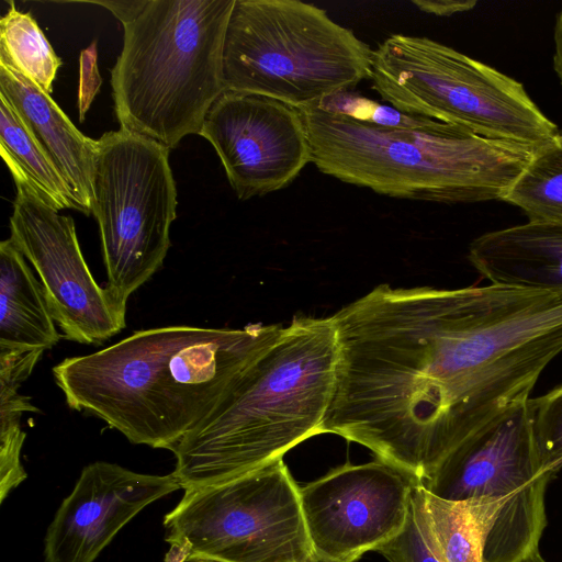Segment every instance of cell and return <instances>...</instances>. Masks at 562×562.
Returning <instances> with one entry per match:
<instances>
[{"instance_id": "6da1fadb", "label": "cell", "mask_w": 562, "mask_h": 562, "mask_svg": "<svg viewBox=\"0 0 562 562\" xmlns=\"http://www.w3.org/2000/svg\"><path fill=\"white\" fill-rule=\"evenodd\" d=\"M283 328L138 330L97 352L66 358L53 375L70 408L102 419L132 443L172 450Z\"/></svg>"}, {"instance_id": "7a4b0ae2", "label": "cell", "mask_w": 562, "mask_h": 562, "mask_svg": "<svg viewBox=\"0 0 562 562\" xmlns=\"http://www.w3.org/2000/svg\"><path fill=\"white\" fill-rule=\"evenodd\" d=\"M337 362L333 317L295 316L171 450L181 488L245 475L322 434Z\"/></svg>"}, {"instance_id": "3957f363", "label": "cell", "mask_w": 562, "mask_h": 562, "mask_svg": "<svg viewBox=\"0 0 562 562\" xmlns=\"http://www.w3.org/2000/svg\"><path fill=\"white\" fill-rule=\"evenodd\" d=\"M297 110L319 171L391 198L503 201L537 150L427 117L385 126L319 104Z\"/></svg>"}, {"instance_id": "277c9868", "label": "cell", "mask_w": 562, "mask_h": 562, "mask_svg": "<svg viewBox=\"0 0 562 562\" xmlns=\"http://www.w3.org/2000/svg\"><path fill=\"white\" fill-rule=\"evenodd\" d=\"M235 0H148L123 24V48L111 70L122 128L168 149L199 134L226 90L223 47Z\"/></svg>"}, {"instance_id": "5b68a950", "label": "cell", "mask_w": 562, "mask_h": 562, "mask_svg": "<svg viewBox=\"0 0 562 562\" xmlns=\"http://www.w3.org/2000/svg\"><path fill=\"white\" fill-rule=\"evenodd\" d=\"M373 50L325 10L299 0H235L224 38L226 90L293 108L370 79Z\"/></svg>"}, {"instance_id": "8992f818", "label": "cell", "mask_w": 562, "mask_h": 562, "mask_svg": "<svg viewBox=\"0 0 562 562\" xmlns=\"http://www.w3.org/2000/svg\"><path fill=\"white\" fill-rule=\"evenodd\" d=\"M370 79L401 113L488 139L538 150L561 133L521 82L428 37L393 34L384 40L373 49Z\"/></svg>"}, {"instance_id": "52a82bcc", "label": "cell", "mask_w": 562, "mask_h": 562, "mask_svg": "<svg viewBox=\"0 0 562 562\" xmlns=\"http://www.w3.org/2000/svg\"><path fill=\"white\" fill-rule=\"evenodd\" d=\"M515 401L462 440L422 485L452 501L498 505L485 544V562H525L539 553L547 526L546 490L527 400Z\"/></svg>"}, {"instance_id": "ba28073f", "label": "cell", "mask_w": 562, "mask_h": 562, "mask_svg": "<svg viewBox=\"0 0 562 562\" xmlns=\"http://www.w3.org/2000/svg\"><path fill=\"white\" fill-rule=\"evenodd\" d=\"M187 562H303L314 552L300 487L282 458L224 483L184 491L165 516Z\"/></svg>"}, {"instance_id": "9c48e42d", "label": "cell", "mask_w": 562, "mask_h": 562, "mask_svg": "<svg viewBox=\"0 0 562 562\" xmlns=\"http://www.w3.org/2000/svg\"><path fill=\"white\" fill-rule=\"evenodd\" d=\"M93 207L108 286L127 301L164 263L177 217L169 150L120 127L97 139Z\"/></svg>"}, {"instance_id": "30bf717a", "label": "cell", "mask_w": 562, "mask_h": 562, "mask_svg": "<svg viewBox=\"0 0 562 562\" xmlns=\"http://www.w3.org/2000/svg\"><path fill=\"white\" fill-rule=\"evenodd\" d=\"M12 240L37 272L63 337L102 344L125 328L126 302L94 280L82 256L74 220L16 188Z\"/></svg>"}, {"instance_id": "8fae6325", "label": "cell", "mask_w": 562, "mask_h": 562, "mask_svg": "<svg viewBox=\"0 0 562 562\" xmlns=\"http://www.w3.org/2000/svg\"><path fill=\"white\" fill-rule=\"evenodd\" d=\"M412 474L381 459L346 463L300 487L313 552L333 562H355L404 527L414 485Z\"/></svg>"}, {"instance_id": "7c38bea8", "label": "cell", "mask_w": 562, "mask_h": 562, "mask_svg": "<svg viewBox=\"0 0 562 562\" xmlns=\"http://www.w3.org/2000/svg\"><path fill=\"white\" fill-rule=\"evenodd\" d=\"M199 135L214 147L239 200L288 187L312 162L300 111L261 94L225 90Z\"/></svg>"}, {"instance_id": "4fadbf2b", "label": "cell", "mask_w": 562, "mask_h": 562, "mask_svg": "<svg viewBox=\"0 0 562 562\" xmlns=\"http://www.w3.org/2000/svg\"><path fill=\"white\" fill-rule=\"evenodd\" d=\"M180 488L172 473L144 474L105 461L85 467L47 528L44 562H94L139 512Z\"/></svg>"}, {"instance_id": "5bb4252c", "label": "cell", "mask_w": 562, "mask_h": 562, "mask_svg": "<svg viewBox=\"0 0 562 562\" xmlns=\"http://www.w3.org/2000/svg\"><path fill=\"white\" fill-rule=\"evenodd\" d=\"M0 93L24 122L65 179L80 212L92 213L97 140L83 135L32 80L0 63Z\"/></svg>"}, {"instance_id": "9a60e30c", "label": "cell", "mask_w": 562, "mask_h": 562, "mask_svg": "<svg viewBox=\"0 0 562 562\" xmlns=\"http://www.w3.org/2000/svg\"><path fill=\"white\" fill-rule=\"evenodd\" d=\"M469 260L491 284L562 294V224L528 221L485 233Z\"/></svg>"}, {"instance_id": "2e32d148", "label": "cell", "mask_w": 562, "mask_h": 562, "mask_svg": "<svg viewBox=\"0 0 562 562\" xmlns=\"http://www.w3.org/2000/svg\"><path fill=\"white\" fill-rule=\"evenodd\" d=\"M61 338L41 282L12 238L0 244V349L47 350Z\"/></svg>"}, {"instance_id": "e0dca14e", "label": "cell", "mask_w": 562, "mask_h": 562, "mask_svg": "<svg viewBox=\"0 0 562 562\" xmlns=\"http://www.w3.org/2000/svg\"><path fill=\"white\" fill-rule=\"evenodd\" d=\"M414 493L441 562H485L486 539L499 508L496 503L484 498L446 499L420 482L414 485Z\"/></svg>"}, {"instance_id": "ac0fdd59", "label": "cell", "mask_w": 562, "mask_h": 562, "mask_svg": "<svg viewBox=\"0 0 562 562\" xmlns=\"http://www.w3.org/2000/svg\"><path fill=\"white\" fill-rule=\"evenodd\" d=\"M0 154L16 188L25 189L56 211H79L65 179L2 93Z\"/></svg>"}, {"instance_id": "d6986e66", "label": "cell", "mask_w": 562, "mask_h": 562, "mask_svg": "<svg viewBox=\"0 0 562 562\" xmlns=\"http://www.w3.org/2000/svg\"><path fill=\"white\" fill-rule=\"evenodd\" d=\"M43 353L44 350H0V503L27 476L20 461L26 437L21 417L37 408L18 390Z\"/></svg>"}, {"instance_id": "ffe728a7", "label": "cell", "mask_w": 562, "mask_h": 562, "mask_svg": "<svg viewBox=\"0 0 562 562\" xmlns=\"http://www.w3.org/2000/svg\"><path fill=\"white\" fill-rule=\"evenodd\" d=\"M0 63L12 67L48 94L63 64L33 15L19 11L13 1L0 20Z\"/></svg>"}, {"instance_id": "44dd1931", "label": "cell", "mask_w": 562, "mask_h": 562, "mask_svg": "<svg viewBox=\"0 0 562 562\" xmlns=\"http://www.w3.org/2000/svg\"><path fill=\"white\" fill-rule=\"evenodd\" d=\"M503 201L519 207L528 221L562 224V142L559 137L536 150Z\"/></svg>"}, {"instance_id": "7402d4cb", "label": "cell", "mask_w": 562, "mask_h": 562, "mask_svg": "<svg viewBox=\"0 0 562 562\" xmlns=\"http://www.w3.org/2000/svg\"><path fill=\"white\" fill-rule=\"evenodd\" d=\"M535 446L542 469L554 474L562 468V384L527 400Z\"/></svg>"}, {"instance_id": "603a6c76", "label": "cell", "mask_w": 562, "mask_h": 562, "mask_svg": "<svg viewBox=\"0 0 562 562\" xmlns=\"http://www.w3.org/2000/svg\"><path fill=\"white\" fill-rule=\"evenodd\" d=\"M375 551L390 562H441L429 537L414 487L403 529Z\"/></svg>"}, {"instance_id": "cb8c5ba5", "label": "cell", "mask_w": 562, "mask_h": 562, "mask_svg": "<svg viewBox=\"0 0 562 562\" xmlns=\"http://www.w3.org/2000/svg\"><path fill=\"white\" fill-rule=\"evenodd\" d=\"M97 45L92 43L88 48L81 52L80 56V79L78 104L80 121H83L94 95L101 86V77L97 64Z\"/></svg>"}, {"instance_id": "d4e9b609", "label": "cell", "mask_w": 562, "mask_h": 562, "mask_svg": "<svg viewBox=\"0 0 562 562\" xmlns=\"http://www.w3.org/2000/svg\"><path fill=\"white\" fill-rule=\"evenodd\" d=\"M418 10L438 16H450L456 13L472 10L475 0H412Z\"/></svg>"}, {"instance_id": "484cf974", "label": "cell", "mask_w": 562, "mask_h": 562, "mask_svg": "<svg viewBox=\"0 0 562 562\" xmlns=\"http://www.w3.org/2000/svg\"><path fill=\"white\" fill-rule=\"evenodd\" d=\"M148 0L132 1H93L109 9L121 22L125 24L132 21L146 5Z\"/></svg>"}, {"instance_id": "4316f807", "label": "cell", "mask_w": 562, "mask_h": 562, "mask_svg": "<svg viewBox=\"0 0 562 562\" xmlns=\"http://www.w3.org/2000/svg\"><path fill=\"white\" fill-rule=\"evenodd\" d=\"M553 70L562 85V4L555 14L553 25Z\"/></svg>"}, {"instance_id": "83f0119b", "label": "cell", "mask_w": 562, "mask_h": 562, "mask_svg": "<svg viewBox=\"0 0 562 562\" xmlns=\"http://www.w3.org/2000/svg\"><path fill=\"white\" fill-rule=\"evenodd\" d=\"M165 562H187V552L178 544H170L166 554ZM190 562H210V561H190Z\"/></svg>"}, {"instance_id": "f1b7e54d", "label": "cell", "mask_w": 562, "mask_h": 562, "mask_svg": "<svg viewBox=\"0 0 562 562\" xmlns=\"http://www.w3.org/2000/svg\"><path fill=\"white\" fill-rule=\"evenodd\" d=\"M303 562H333L330 560H327L323 557H319L317 555L316 553H313L310 558H307L305 561Z\"/></svg>"}, {"instance_id": "f546056e", "label": "cell", "mask_w": 562, "mask_h": 562, "mask_svg": "<svg viewBox=\"0 0 562 562\" xmlns=\"http://www.w3.org/2000/svg\"><path fill=\"white\" fill-rule=\"evenodd\" d=\"M525 562H546L543 558L540 555V553L535 554L530 559L526 560Z\"/></svg>"}, {"instance_id": "4dcf8cb0", "label": "cell", "mask_w": 562, "mask_h": 562, "mask_svg": "<svg viewBox=\"0 0 562 562\" xmlns=\"http://www.w3.org/2000/svg\"><path fill=\"white\" fill-rule=\"evenodd\" d=\"M559 139L562 142V132L560 133Z\"/></svg>"}]
</instances>
